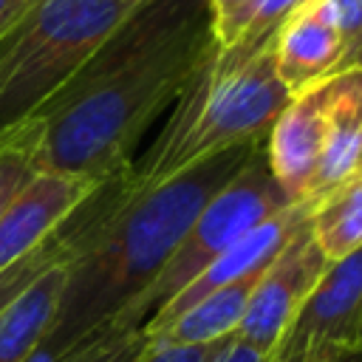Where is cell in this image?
<instances>
[{
	"instance_id": "obj_14",
	"label": "cell",
	"mask_w": 362,
	"mask_h": 362,
	"mask_svg": "<svg viewBox=\"0 0 362 362\" xmlns=\"http://www.w3.org/2000/svg\"><path fill=\"white\" fill-rule=\"evenodd\" d=\"M263 272L246 274V277H240V280H235V283H229L223 288H215L206 297H201L195 305H189L181 314H175L173 320H167L161 328L144 331L147 348L206 345V342L232 337Z\"/></svg>"
},
{
	"instance_id": "obj_26",
	"label": "cell",
	"mask_w": 362,
	"mask_h": 362,
	"mask_svg": "<svg viewBox=\"0 0 362 362\" xmlns=\"http://www.w3.org/2000/svg\"><path fill=\"white\" fill-rule=\"evenodd\" d=\"M305 362H342V359H337V356H331L325 351H308L305 354Z\"/></svg>"
},
{
	"instance_id": "obj_21",
	"label": "cell",
	"mask_w": 362,
	"mask_h": 362,
	"mask_svg": "<svg viewBox=\"0 0 362 362\" xmlns=\"http://www.w3.org/2000/svg\"><path fill=\"white\" fill-rule=\"evenodd\" d=\"M348 51L362 40V0H328ZM348 57V54H345Z\"/></svg>"
},
{
	"instance_id": "obj_24",
	"label": "cell",
	"mask_w": 362,
	"mask_h": 362,
	"mask_svg": "<svg viewBox=\"0 0 362 362\" xmlns=\"http://www.w3.org/2000/svg\"><path fill=\"white\" fill-rule=\"evenodd\" d=\"M348 65H356V68H362V40L348 51V57L342 59V65L339 68H348Z\"/></svg>"
},
{
	"instance_id": "obj_27",
	"label": "cell",
	"mask_w": 362,
	"mask_h": 362,
	"mask_svg": "<svg viewBox=\"0 0 362 362\" xmlns=\"http://www.w3.org/2000/svg\"><path fill=\"white\" fill-rule=\"evenodd\" d=\"M359 164H362V161H359Z\"/></svg>"
},
{
	"instance_id": "obj_25",
	"label": "cell",
	"mask_w": 362,
	"mask_h": 362,
	"mask_svg": "<svg viewBox=\"0 0 362 362\" xmlns=\"http://www.w3.org/2000/svg\"><path fill=\"white\" fill-rule=\"evenodd\" d=\"M269 362H305V354H283V351H272Z\"/></svg>"
},
{
	"instance_id": "obj_2",
	"label": "cell",
	"mask_w": 362,
	"mask_h": 362,
	"mask_svg": "<svg viewBox=\"0 0 362 362\" xmlns=\"http://www.w3.org/2000/svg\"><path fill=\"white\" fill-rule=\"evenodd\" d=\"M263 141L221 150L158 184L130 189L105 181L62 226L68 277L57 320L40 348L48 362L110 328L158 277L201 206Z\"/></svg>"
},
{
	"instance_id": "obj_19",
	"label": "cell",
	"mask_w": 362,
	"mask_h": 362,
	"mask_svg": "<svg viewBox=\"0 0 362 362\" xmlns=\"http://www.w3.org/2000/svg\"><path fill=\"white\" fill-rule=\"evenodd\" d=\"M204 3L209 8L212 37H215L218 48H223L243 34V28L249 25V20L255 17V11L263 0H204Z\"/></svg>"
},
{
	"instance_id": "obj_4",
	"label": "cell",
	"mask_w": 362,
	"mask_h": 362,
	"mask_svg": "<svg viewBox=\"0 0 362 362\" xmlns=\"http://www.w3.org/2000/svg\"><path fill=\"white\" fill-rule=\"evenodd\" d=\"M147 0H37L0 40V133L37 116Z\"/></svg>"
},
{
	"instance_id": "obj_5",
	"label": "cell",
	"mask_w": 362,
	"mask_h": 362,
	"mask_svg": "<svg viewBox=\"0 0 362 362\" xmlns=\"http://www.w3.org/2000/svg\"><path fill=\"white\" fill-rule=\"evenodd\" d=\"M288 206L294 204H288L280 187L274 184L260 144L252 158L201 206L158 277L110 328H141L164 303H170L232 243H238L255 226L266 223Z\"/></svg>"
},
{
	"instance_id": "obj_3",
	"label": "cell",
	"mask_w": 362,
	"mask_h": 362,
	"mask_svg": "<svg viewBox=\"0 0 362 362\" xmlns=\"http://www.w3.org/2000/svg\"><path fill=\"white\" fill-rule=\"evenodd\" d=\"M288 99L274 71V40L257 48L229 42L187 85L153 147L119 181L130 189L150 187L221 150L263 141Z\"/></svg>"
},
{
	"instance_id": "obj_17",
	"label": "cell",
	"mask_w": 362,
	"mask_h": 362,
	"mask_svg": "<svg viewBox=\"0 0 362 362\" xmlns=\"http://www.w3.org/2000/svg\"><path fill=\"white\" fill-rule=\"evenodd\" d=\"M144 351L147 337L141 328H105L54 362H141Z\"/></svg>"
},
{
	"instance_id": "obj_20",
	"label": "cell",
	"mask_w": 362,
	"mask_h": 362,
	"mask_svg": "<svg viewBox=\"0 0 362 362\" xmlns=\"http://www.w3.org/2000/svg\"><path fill=\"white\" fill-rule=\"evenodd\" d=\"M232 342V337L206 342V345H170V348H147L141 362H215L226 345Z\"/></svg>"
},
{
	"instance_id": "obj_1",
	"label": "cell",
	"mask_w": 362,
	"mask_h": 362,
	"mask_svg": "<svg viewBox=\"0 0 362 362\" xmlns=\"http://www.w3.org/2000/svg\"><path fill=\"white\" fill-rule=\"evenodd\" d=\"M215 51L204 0H147L37 113V170L93 184L119 178L144 130Z\"/></svg>"
},
{
	"instance_id": "obj_9",
	"label": "cell",
	"mask_w": 362,
	"mask_h": 362,
	"mask_svg": "<svg viewBox=\"0 0 362 362\" xmlns=\"http://www.w3.org/2000/svg\"><path fill=\"white\" fill-rule=\"evenodd\" d=\"M322 82L291 96L263 139L266 167L288 204H311L322 161Z\"/></svg>"
},
{
	"instance_id": "obj_8",
	"label": "cell",
	"mask_w": 362,
	"mask_h": 362,
	"mask_svg": "<svg viewBox=\"0 0 362 362\" xmlns=\"http://www.w3.org/2000/svg\"><path fill=\"white\" fill-rule=\"evenodd\" d=\"M99 187L76 175L37 170L0 215V272L54 238Z\"/></svg>"
},
{
	"instance_id": "obj_6",
	"label": "cell",
	"mask_w": 362,
	"mask_h": 362,
	"mask_svg": "<svg viewBox=\"0 0 362 362\" xmlns=\"http://www.w3.org/2000/svg\"><path fill=\"white\" fill-rule=\"evenodd\" d=\"M274 351H325L337 359L362 351V246L328 263Z\"/></svg>"
},
{
	"instance_id": "obj_7",
	"label": "cell",
	"mask_w": 362,
	"mask_h": 362,
	"mask_svg": "<svg viewBox=\"0 0 362 362\" xmlns=\"http://www.w3.org/2000/svg\"><path fill=\"white\" fill-rule=\"evenodd\" d=\"M325 269H328V260L317 249L308 229V215H305L303 223L288 238V243L277 252V257L260 274L232 337L255 348L257 354L269 356Z\"/></svg>"
},
{
	"instance_id": "obj_12",
	"label": "cell",
	"mask_w": 362,
	"mask_h": 362,
	"mask_svg": "<svg viewBox=\"0 0 362 362\" xmlns=\"http://www.w3.org/2000/svg\"><path fill=\"white\" fill-rule=\"evenodd\" d=\"M322 161L311 201L348 178L362 161V68H339L322 82Z\"/></svg>"
},
{
	"instance_id": "obj_23",
	"label": "cell",
	"mask_w": 362,
	"mask_h": 362,
	"mask_svg": "<svg viewBox=\"0 0 362 362\" xmlns=\"http://www.w3.org/2000/svg\"><path fill=\"white\" fill-rule=\"evenodd\" d=\"M215 362H269V356L266 354H257L255 348H249V345H243V342H238L232 337V342L226 345V351Z\"/></svg>"
},
{
	"instance_id": "obj_16",
	"label": "cell",
	"mask_w": 362,
	"mask_h": 362,
	"mask_svg": "<svg viewBox=\"0 0 362 362\" xmlns=\"http://www.w3.org/2000/svg\"><path fill=\"white\" fill-rule=\"evenodd\" d=\"M40 136L42 124L37 116L0 133V215L37 173Z\"/></svg>"
},
{
	"instance_id": "obj_18",
	"label": "cell",
	"mask_w": 362,
	"mask_h": 362,
	"mask_svg": "<svg viewBox=\"0 0 362 362\" xmlns=\"http://www.w3.org/2000/svg\"><path fill=\"white\" fill-rule=\"evenodd\" d=\"M68 252V238H65V232L59 229L54 238H48L37 252H31L28 257H23V260H17L11 269H6V272H0V308L31 280V277H37L48 263H54L57 257H62Z\"/></svg>"
},
{
	"instance_id": "obj_10",
	"label": "cell",
	"mask_w": 362,
	"mask_h": 362,
	"mask_svg": "<svg viewBox=\"0 0 362 362\" xmlns=\"http://www.w3.org/2000/svg\"><path fill=\"white\" fill-rule=\"evenodd\" d=\"M348 45L328 0H305L274 37V71L288 96H297L339 71Z\"/></svg>"
},
{
	"instance_id": "obj_22",
	"label": "cell",
	"mask_w": 362,
	"mask_h": 362,
	"mask_svg": "<svg viewBox=\"0 0 362 362\" xmlns=\"http://www.w3.org/2000/svg\"><path fill=\"white\" fill-rule=\"evenodd\" d=\"M37 6V0H0V40Z\"/></svg>"
},
{
	"instance_id": "obj_13",
	"label": "cell",
	"mask_w": 362,
	"mask_h": 362,
	"mask_svg": "<svg viewBox=\"0 0 362 362\" xmlns=\"http://www.w3.org/2000/svg\"><path fill=\"white\" fill-rule=\"evenodd\" d=\"M71 249L31 277L3 308H0V362H28L40 354L65 288Z\"/></svg>"
},
{
	"instance_id": "obj_11",
	"label": "cell",
	"mask_w": 362,
	"mask_h": 362,
	"mask_svg": "<svg viewBox=\"0 0 362 362\" xmlns=\"http://www.w3.org/2000/svg\"><path fill=\"white\" fill-rule=\"evenodd\" d=\"M311 204H294L283 212H277L274 218H269L266 223L255 226L249 235H243L238 243H232L221 257H215L195 280H189L170 303H164L144 325L141 331H156L161 328L167 320H173L175 314H181L184 308L195 305L201 297H206L209 291L215 288H223L246 274H255V272H263L274 257L277 252L288 243V238L294 235V229L303 223V218L308 215Z\"/></svg>"
},
{
	"instance_id": "obj_15",
	"label": "cell",
	"mask_w": 362,
	"mask_h": 362,
	"mask_svg": "<svg viewBox=\"0 0 362 362\" xmlns=\"http://www.w3.org/2000/svg\"><path fill=\"white\" fill-rule=\"evenodd\" d=\"M308 229L328 263L342 260L362 246V164L311 201Z\"/></svg>"
}]
</instances>
